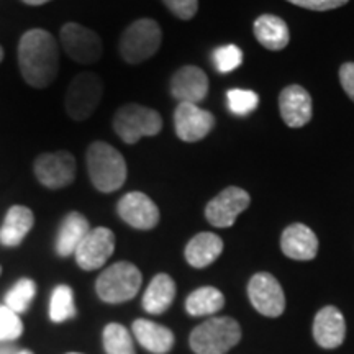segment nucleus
Returning a JSON list of instances; mask_svg holds the SVG:
<instances>
[{
  "label": "nucleus",
  "mask_w": 354,
  "mask_h": 354,
  "mask_svg": "<svg viewBox=\"0 0 354 354\" xmlns=\"http://www.w3.org/2000/svg\"><path fill=\"white\" fill-rule=\"evenodd\" d=\"M19 66L21 77L35 88L55 82L59 71V48L55 37L41 28L24 33L19 43Z\"/></svg>",
  "instance_id": "1"
},
{
  "label": "nucleus",
  "mask_w": 354,
  "mask_h": 354,
  "mask_svg": "<svg viewBox=\"0 0 354 354\" xmlns=\"http://www.w3.org/2000/svg\"><path fill=\"white\" fill-rule=\"evenodd\" d=\"M87 172L92 184L104 194L115 192L127 180V161L118 149L104 141H94L86 153Z\"/></svg>",
  "instance_id": "2"
},
{
  "label": "nucleus",
  "mask_w": 354,
  "mask_h": 354,
  "mask_svg": "<svg viewBox=\"0 0 354 354\" xmlns=\"http://www.w3.org/2000/svg\"><path fill=\"white\" fill-rule=\"evenodd\" d=\"M241 339V328L230 317H214L194 328L190 348L196 354H225Z\"/></svg>",
  "instance_id": "3"
},
{
  "label": "nucleus",
  "mask_w": 354,
  "mask_h": 354,
  "mask_svg": "<svg viewBox=\"0 0 354 354\" xmlns=\"http://www.w3.org/2000/svg\"><path fill=\"white\" fill-rule=\"evenodd\" d=\"M143 276L135 264L120 261L100 274L95 282L97 295L107 304H123L138 294Z\"/></svg>",
  "instance_id": "4"
},
{
  "label": "nucleus",
  "mask_w": 354,
  "mask_h": 354,
  "mask_svg": "<svg viewBox=\"0 0 354 354\" xmlns=\"http://www.w3.org/2000/svg\"><path fill=\"white\" fill-rule=\"evenodd\" d=\"M162 41L161 26L153 19H140L122 33L120 55L128 64H140L159 51Z\"/></svg>",
  "instance_id": "5"
},
{
  "label": "nucleus",
  "mask_w": 354,
  "mask_h": 354,
  "mask_svg": "<svg viewBox=\"0 0 354 354\" xmlns=\"http://www.w3.org/2000/svg\"><path fill=\"white\" fill-rule=\"evenodd\" d=\"M104 97V82L97 73L84 71L74 76L64 97L66 112L73 120L84 122L95 112Z\"/></svg>",
  "instance_id": "6"
},
{
  "label": "nucleus",
  "mask_w": 354,
  "mask_h": 354,
  "mask_svg": "<svg viewBox=\"0 0 354 354\" xmlns=\"http://www.w3.org/2000/svg\"><path fill=\"white\" fill-rule=\"evenodd\" d=\"M113 130L127 145H135L143 136H156L162 130V118L156 110L127 104L115 113Z\"/></svg>",
  "instance_id": "7"
},
{
  "label": "nucleus",
  "mask_w": 354,
  "mask_h": 354,
  "mask_svg": "<svg viewBox=\"0 0 354 354\" xmlns=\"http://www.w3.org/2000/svg\"><path fill=\"white\" fill-rule=\"evenodd\" d=\"M59 38L66 55L79 64H94L104 55V44L99 35L74 21L63 25Z\"/></svg>",
  "instance_id": "8"
},
{
  "label": "nucleus",
  "mask_w": 354,
  "mask_h": 354,
  "mask_svg": "<svg viewBox=\"0 0 354 354\" xmlns=\"http://www.w3.org/2000/svg\"><path fill=\"white\" fill-rule=\"evenodd\" d=\"M33 171L44 187L63 189L76 179V159L69 151L43 153L35 159Z\"/></svg>",
  "instance_id": "9"
},
{
  "label": "nucleus",
  "mask_w": 354,
  "mask_h": 354,
  "mask_svg": "<svg viewBox=\"0 0 354 354\" xmlns=\"http://www.w3.org/2000/svg\"><path fill=\"white\" fill-rule=\"evenodd\" d=\"M248 297L253 307L264 317H281L286 310V295L272 274L258 272L250 279Z\"/></svg>",
  "instance_id": "10"
},
{
  "label": "nucleus",
  "mask_w": 354,
  "mask_h": 354,
  "mask_svg": "<svg viewBox=\"0 0 354 354\" xmlns=\"http://www.w3.org/2000/svg\"><path fill=\"white\" fill-rule=\"evenodd\" d=\"M251 203L250 194L241 187H227L212 198L205 207V218L216 228H228L236 221L238 215Z\"/></svg>",
  "instance_id": "11"
},
{
  "label": "nucleus",
  "mask_w": 354,
  "mask_h": 354,
  "mask_svg": "<svg viewBox=\"0 0 354 354\" xmlns=\"http://www.w3.org/2000/svg\"><path fill=\"white\" fill-rule=\"evenodd\" d=\"M215 127V117L209 110H203L197 104L179 102L174 112V128L177 138L185 143H197L205 138Z\"/></svg>",
  "instance_id": "12"
},
{
  "label": "nucleus",
  "mask_w": 354,
  "mask_h": 354,
  "mask_svg": "<svg viewBox=\"0 0 354 354\" xmlns=\"http://www.w3.org/2000/svg\"><path fill=\"white\" fill-rule=\"evenodd\" d=\"M115 250V234L112 230L97 227L86 234L77 246L76 263L84 271H95L107 263Z\"/></svg>",
  "instance_id": "13"
},
{
  "label": "nucleus",
  "mask_w": 354,
  "mask_h": 354,
  "mask_svg": "<svg viewBox=\"0 0 354 354\" xmlns=\"http://www.w3.org/2000/svg\"><path fill=\"white\" fill-rule=\"evenodd\" d=\"M120 218L136 230H153L159 223V209L146 194L128 192L117 205Z\"/></svg>",
  "instance_id": "14"
},
{
  "label": "nucleus",
  "mask_w": 354,
  "mask_h": 354,
  "mask_svg": "<svg viewBox=\"0 0 354 354\" xmlns=\"http://www.w3.org/2000/svg\"><path fill=\"white\" fill-rule=\"evenodd\" d=\"M171 94L179 102L198 104L209 94V77L197 66L177 69L171 79Z\"/></svg>",
  "instance_id": "15"
},
{
  "label": "nucleus",
  "mask_w": 354,
  "mask_h": 354,
  "mask_svg": "<svg viewBox=\"0 0 354 354\" xmlns=\"http://www.w3.org/2000/svg\"><path fill=\"white\" fill-rule=\"evenodd\" d=\"M279 109L281 117L290 128H302L312 120V97L302 86L286 87L279 95Z\"/></svg>",
  "instance_id": "16"
},
{
  "label": "nucleus",
  "mask_w": 354,
  "mask_h": 354,
  "mask_svg": "<svg viewBox=\"0 0 354 354\" xmlns=\"http://www.w3.org/2000/svg\"><path fill=\"white\" fill-rule=\"evenodd\" d=\"M346 336V323L343 313L333 305L323 307L313 320V338L318 346L335 349L342 346Z\"/></svg>",
  "instance_id": "17"
},
{
  "label": "nucleus",
  "mask_w": 354,
  "mask_h": 354,
  "mask_svg": "<svg viewBox=\"0 0 354 354\" xmlns=\"http://www.w3.org/2000/svg\"><path fill=\"white\" fill-rule=\"evenodd\" d=\"M282 253L295 261H310L318 253L317 234L304 223L289 225L281 236Z\"/></svg>",
  "instance_id": "18"
},
{
  "label": "nucleus",
  "mask_w": 354,
  "mask_h": 354,
  "mask_svg": "<svg viewBox=\"0 0 354 354\" xmlns=\"http://www.w3.org/2000/svg\"><path fill=\"white\" fill-rule=\"evenodd\" d=\"M223 253V241L218 234L202 232L196 234L185 246V259L192 268L203 269L218 259Z\"/></svg>",
  "instance_id": "19"
},
{
  "label": "nucleus",
  "mask_w": 354,
  "mask_h": 354,
  "mask_svg": "<svg viewBox=\"0 0 354 354\" xmlns=\"http://www.w3.org/2000/svg\"><path fill=\"white\" fill-rule=\"evenodd\" d=\"M35 215L25 205H13L8 209L2 228H0V243L3 246H19L26 234L33 228Z\"/></svg>",
  "instance_id": "20"
},
{
  "label": "nucleus",
  "mask_w": 354,
  "mask_h": 354,
  "mask_svg": "<svg viewBox=\"0 0 354 354\" xmlns=\"http://www.w3.org/2000/svg\"><path fill=\"white\" fill-rule=\"evenodd\" d=\"M133 335L138 339V343L149 353L154 354H166L174 346V335L166 326L158 325V323L145 320H135L131 326Z\"/></svg>",
  "instance_id": "21"
},
{
  "label": "nucleus",
  "mask_w": 354,
  "mask_h": 354,
  "mask_svg": "<svg viewBox=\"0 0 354 354\" xmlns=\"http://www.w3.org/2000/svg\"><path fill=\"white\" fill-rule=\"evenodd\" d=\"M88 232H91V227H88L86 216L79 212H71L64 216L59 227V233L56 238V253L61 258L74 254Z\"/></svg>",
  "instance_id": "22"
},
{
  "label": "nucleus",
  "mask_w": 354,
  "mask_h": 354,
  "mask_svg": "<svg viewBox=\"0 0 354 354\" xmlns=\"http://www.w3.org/2000/svg\"><path fill=\"white\" fill-rule=\"evenodd\" d=\"M254 37L264 48L271 51H281L289 44V26L276 15H261L254 20Z\"/></svg>",
  "instance_id": "23"
},
{
  "label": "nucleus",
  "mask_w": 354,
  "mask_h": 354,
  "mask_svg": "<svg viewBox=\"0 0 354 354\" xmlns=\"http://www.w3.org/2000/svg\"><path fill=\"white\" fill-rule=\"evenodd\" d=\"M176 297V282L167 274H158L149 282L143 295V308L153 315H161L171 307Z\"/></svg>",
  "instance_id": "24"
},
{
  "label": "nucleus",
  "mask_w": 354,
  "mask_h": 354,
  "mask_svg": "<svg viewBox=\"0 0 354 354\" xmlns=\"http://www.w3.org/2000/svg\"><path fill=\"white\" fill-rule=\"evenodd\" d=\"M225 307L223 294L215 287H201L194 290L185 300V310L192 317H203L216 313Z\"/></svg>",
  "instance_id": "25"
},
{
  "label": "nucleus",
  "mask_w": 354,
  "mask_h": 354,
  "mask_svg": "<svg viewBox=\"0 0 354 354\" xmlns=\"http://www.w3.org/2000/svg\"><path fill=\"white\" fill-rule=\"evenodd\" d=\"M77 310L74 305V294L69 286L61 284L55 287L50 299V318L55 323H63L76 317Z\"/></svg>",
  "instance_id": "26"
},
{
  "label": "nucleus",
  "mask_w": 354,
  "mask_h": 354,
  "mask_svg": "<svg viewBox=\"0 0 354 354\" xmlns=\"http://www.w3.org/2000/svg\"><path fill=\"white\" fill-rule=\"evenodd\" d=\"M104 348L107 354H136L130 331L120 323H110L105 326Z\"/></svg>",
  "instance_id": "27"
},
{
  "label": "nucleus",
  "mask_w": 354,
  "mask_h": 354,
  "mask_svg": "<svg viewBox=\"0 0 354 354\" xmlns=\"http://www.w3.org/2000/svg\"><path fill=\"white\" fill-rule=\"evenodd\" d=\"M35 294H37V284H35L32 279H20L7 292L3 300H6L7 307L19 315V313H25L28 310L30 304L35 299Z\"/></svg>",
  "instance_id": "28"
},
{
  "label": "nucleus",
  "mask_w": 354,
  "mask_h": 354,
  "mask_svg": "<svg viewBox=\"0 0 354 354\" xmlns=\"http://www.w3.org/2000/svg\"><path fill=\"white\" fill-rule=\"evenodd\" d=\"M227 102L230 112L234 115H248L258 107L259 97L253 91L245 88H230L227 92Z\"/></svg>",
  "instance_id": "29"
},
{
  "label": "nucleus",
  "mask_w": 354,
  "mask_h": 354,
  "mask_svg": "<svg viewBox=\"0 0 354 354\" xmlns=\"http://www.w3.org/2000/svg\"><path fill=\"white\" fill-rule=\"evenodd\" d=\"M212 59H214V64L218 73L228 74L241 66L243 51L236 44H227V46L216 48L214 55H212Z\"/></svg>",
  "instance_id": "30"
},
{
  "label": "nucleus",
  "mask_w": 354,
  "mask_h": 354,
  "mask_svg": "<svg viewBox=\"0 0 354 354\" xmlns=\"http://www.w3.org/2000/svg\"><path fill=\"white\" fill-rule=\"evenodd\" d=\"M24 333V323L20 317L6 304H0V342L12 343Z\"/></svg>",
  "instance_id": "31"
},
{
  "label": "nucleus",
  "mask_w": 354,
  "mask_h": 354,
  "mask_svg": "<svg viewBox=\"0 0 354 354\" xmlns=\"http://www.w3.org/2000/svg\"><path fill=\"white\" fill-rule=\"evenodd\" d=\"M177 19L190 20L198 10V0H162Z\"/></svg>",
  "instance_id": "32"
},
{
  "label": "nucleus",
  "mask_w": 354,
  "mask_h": 354,
  "mask_svg": "<svg viewBox=\"0 0 354 354\" xmlns=\"http://www.w3.org/2000/svg\"><path fill=\"white\" fill-rule=\"evenodd\" d=\"M287 2L294 3V6L307 8V10H315V12H326V10H335V8L343 7L344 3H348L349 0H287Z\"/></svg>",
  "instance_id": "33"
},
{
  "label": "nucleus",
  "mask_w": 354,
  "mask_h": 354,
  "mask_svg": "<svg viewBox=\"0 0 354 354\" xmlns=\"http://www.w3.org/2000/svg\"><path fill=\"white\" fill-rule=\"evenodd\" d=\"M339 82L349 99L354 102V63H344L339 68Z\"/></svg>",
  "instance_id": "34"
},
{
  "label": "nucleus",
  "mask_w": 354,
  "mask_h": 354,
  "mask_svg": "<svg viewBox=\"0 0 354 354\" xmlns=\"http://www.w3.org/2000/svg\"><path fill=\"white\" fill-rule=\"evenodd\" d=\"M19 349L13 346L12 343H3L0 342V354H17Z\"/></svg>",
  "instance_id": "35"
},
{
  "label": "nucleus",
  "mask_w": 354,
  "mask_h": 354,
  "mask_svg": "<svg viewBox=\"0 0 354 354\" xmlns=\"http://www.w3.org/2000/svg\"><path fill=\"white\" fill-rule=\"evenodd\" d=\"M21 2H25L26 6H32V7H38V6H44V3L51 2V0H21Z\"/></svg>",
  "instance_id": "36"
},
{
  "label": "nucleus",
  "mask_w": 354,
  "mask_h": 354,
  "mask_svg": "<svg viewBox=\"0 0 354 354\" xmlns=\"http://www.w3.org/2000/svg\"><path fill=\"white\" fill-rule=\"evenodd\" d=\"M17 354H33V353L30 351V349H24V351H19Z\"/></svg>",
  "instance_id": "37"
},
{
  "label": "nucleus",
  "mask_w": 354,
  "mask_h": 354,
  "mask_svg": "<svg viewBox=\"0 0 354 354\" xmlns=\"http://www.w3.org/2000/svg\"><path fill=\"white\" fill-rule=\"evenodd\" d=\"M2 59H3V48L0 46V63H2Z\"/></svg>",
  "instance_id": "38"
},
{
  "label": "nucleus",
  "mask_w": 354,
  "mask_h": 354,
  "mask_svg": "<svg viewBox=\"0 0 354 354\" xmlns=\"http://www.w3.org/2000/svg\"><path fill=\"white\" fill-rule=\"evenodd\" d=\"M68 354H81V353H68Z\"/></svg>",
  "instance_id": "39"
},
{
  "label": "nucleus",
  "mask_w": 354,
  "mask_h": 354,
  "mask_svg": "<svg viewBox=\"0 0 354 354\" xmlns=\"http://www.w3.org/2000/svg\"><path fill=\"white\" fill-rule=\"evenodd\" d=\"M0 274H2V266H0Z\"/></svg>",
  "instance_id": "40"
}]
</instances>
